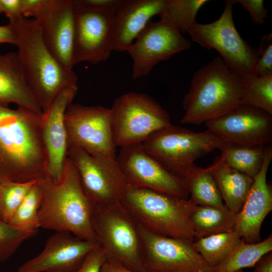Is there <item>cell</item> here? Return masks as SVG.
<instances>
[{
    "mask_svg": "<svg viewBox=\"0 0 272 272\" xmlns=\"http://www.w3.org/2000/svg\"><path fill=\"white\" fill-rule=\"evenodd\" d=\"M42 116L26 107L0 106V179L29 182L47 177Z\"/></svg>",
    "mask_w": 272,
    "mask_h": 272,
    "instance_id": "1",
    "label": "cell"
},
{
    "mask_svg": "<svg viewBox=\"0 0 272 272\" xmlns=\"http://www.w3.org/2000/svg\"><path fill=\"white\" fill-rule=\"evenodd\" d=\"M41 191L40 228L63 231L86 240H98L93 227L95 204L85 192L78 172L67 157L57 182L38 181Z\"/></svg>",
    "mask_w": 272,
    "mask_h": 272,
    "instance_id": "2",
    "label": "cell"
},
{
    "mask_svg": "<svg viewBox=\"0 0 272 272\" xmlns=\"http://www.w3.org/2000/svg\"><path fill=\"white\" fill-rule=\"evenodd\" d=\"M12 24L18 34L16 53L25 81L43 114L61 90L78 89L77 75L64 69L52 54L35 20L22 17Z\"/></svg>",
    "mask_w": 272,
    "mask_h": 272,
    "instance_id": "3",
    "label": "cell"
},
{
    "mask_svg": "<svg viewBox=\"0 0 272 272\" xmlns=\"http://www.w3.org/2000/svg\"><path fill=\"white\" fill-rule=\"evenodd\" d=\"M182 104V123L199 124L215 119L241 104L240 80L216 56L194 73Z\"/></svg>",
    "mask_w": 272,
    "mask_h": 272,
    "instance_id": "4",
    "label": "cell"
},
{
    "mask_svg": "<svg viewBox=\"0 0 272 272\" xmlns=\"http://www.w3.org/2000/svg\"><path fill=\"white\" fill-rule=\"evenodd\" d=\"M120 202L137 223L148 231L194 241L190 217L197 206L189 198L127 186Z\"/></svg>",
    "mask_w": 272,
    "mask_h": 272,
    "instance_id": "5",
    "label": "cell"
},
{
    "mask_svg": "<svg viewBox=\"0 0 272 272\" xmlns=\"http://www.w3.org/2000/svg\"><path fill=\"white\" fill-rule=\"evenodd\" d=\"M223 142L208 129L195 132L172 124L154 132L142 145L147 153L186 186L198 168L194 161L219 149Z\"/></svg>",
    "mask_w": 272,
    "mask_h": 272,
    "instance_id": "6",
    "label": "cell"
},
{
    "mask_svg": "<svg viewBox=\"0 0 272 272\" xmlns=\"http://www.w3.org/2000/svg\"><path fill=\"white\" fill-rule=\"evenodd\" d=\"M93 227L106 261L133 272H148L143 263V248L139 224L121 202L95 205Z\"/></svg>",
    "mask_w": 272,
    "mask_h": 272,
    "instance_id": "7",
    "label": "cell"
},
{
    "mask_svg": "<svg viewBox=\"0 0 272 272\" xmlns=\"http://www.w3.org/2000/svg\"><path fill=\"white\" fill-rule=\"evenodd\" d=\"M234 4L233 1H226L218 19L208 24L195 22L187 33L202 47L217 51L230 71L241 79L256 75L258 53L257 49L244 40L235 28L232 13Z\"/></svg>",
    "mask_w": 272,
    "mask_h": 272,
    "instance_id": "8",
    "label": "cell"
},
{
    "mask_svg": "<svg viewBox=\"0 0 272 272\" xmlns=\"http://www.w3.org/2000/svg\"><path fill=\"white\" fill-rule=\"evenodd\" d=\"M111 109L116 147L142 143L154 132L172 125L167 111L145 94L130 92L121 95Z\"/></svg>",
    "mask_w": 272,
    "mask_h": 272,
    "instance_id": "9",
    "label": "cell"
},
{
    "mask_svg": "<svg viewBox=\"0 0 272 272\" xmlns=\"http://www.w3.org/2000/svg\"><path fill=\"white\" fill-rule=\"evenodd\" d=\"M22 6L23 16L35 20L52 54L64 69L73 71L72 0H22Z\"/></svg>",
    "mask_w": 272,
    "mask_h": 272,
    "instance_id": "10",
    "label": "cell"
},
{
    "mask_svg": "<svg viewBox=\"0 0 272 272\" xmlns=\"http://www.w3.org/2000/svg\"><path fill=\"white\" fill-rule=\"evenodd\" d=\"M111 108L71 104L64 114L68 149L81 148L90 155L116 159Z\"/></svg>",
    "mask_w": 272,
    "mask_h": 272,
    "instance_id": "11",
    "label": "cell"
},
{
    "mask_svg": "<svg viewBox=\"0 0 272 272\" xmlns=\"http://www.w3.org/2000/svg\"><path fill=\"white\" fill-rule=\"evenodd\" d=\"M74 41L72 64L106 60L113 50L112 29L115 10L86 6L72 0Z\"/></svg>",
    "mask_w": 272,
    "mask_h": 272,
    "instance_id": "12",
    "label": "cell"
},
{
    "mask_svg": "<svg viewBox=\"0 0 272 272\" xmlns=\"http://www.w3.org/2000/svg\"><path fill=\"white\" fill-rule=\"evenodd\" d=\"M67 157L76 167L85 192L95 205L121 201L127 185L116 159L94 156L77 147L68 149Z\"/></svg>",
    "mask_w": 272,
    "mask_h": 272,
    "instance_id": "13",
    "label": "cell"
},
{
    "mask_svg": "<svg viewBox=\"0 0 272 272\" xmlns=\"http://www.w3.org/2000/svg\"><path fill=\"white\" fill-rule=\"evenodd\" d=\"M139 231L143 263L148 272H213L194 249L193 242L158 235L139 224Z\"/></svg>",
    "mask_w": 272,
    "mask_h": 272,
    "instance_id": "14",
    "label": "cell"
},
{
    "mask_svg": "<svg viewBox=\"0 0 272 272\" xmlns=\"http://www.w3.org/2000/svg\"><path fill=\"white\" fill-rule=\"evenodd\" d=\"M190 41L169 21H150L127 50L132 59V78L147 75L154 66L190 48Z\"/></svg>",
    "mask_w": 272,
    "mask_h": 272,
    "instance_id": "15",
    "label": "cell"
},
{
    "mask_svg": "<svg viewBox=\"0 0 272 272\" xmlns=\"http://www.w3.org/2000/svg\"><path fill=\"white\" fill-rule=\"evenodd\" d=\"M116 160L127 186L189 198L186 186L147 153L142 143L121 148Z\"/></svg>",
    "mask_w": 272,
    "mask_h": 272,
    "instance_id": "16",
    "label": "cell"
},
{
    "mask_svg": "<svg viewBox=\"0 0 272 272\" xmlns=\"http://www.w3.org/2000/svg\"><path fill=\"white\" fill-rule=\"evenodd\" d=\"M205 123L224 142L248 146L272 142V115L252 106L241 104Z\"/></svg>",
    "mask_w": 272,
    "mask_h": 272,
    "instance_id": "17",
    "label": "cell"
},
{
    "mask_svg": "<svg viewBox=\"0 0 272 272\" xmlns=\"http://www.w3.org/2000/svg\"><path fill=\"white\" fill-rule=\"evenodd\" d=\"M99 245L98 240H86L67 232H56L48 238L42 252L24 263L18 272H73Z\"/></svg>",
    "mask_w": 272,
    "mask_h": 272,
    "instance_id": "18",
    "label": "cell"
},
{
    "mask_svg": "<svg viewBox=\"0 0 272 272\" xmlns=\"http://www.w3.org/2000/svg\"><path fill=\"white\" fill-rule=\"evenodd\" d=\"M77 91L78 89L72 88L62 89L42 114V130L47 157V177L53 182L60 179L67 157L64 114Z\"/></svg>",
    "mask_w": 272,
    "mask_h": 272,
    "instance_id": "19",
    "label": "cell"
},
{
    "mask_svg": "<svg viewBox=\"0 0 272 272\" xmlns=\"http://www.w3.org/2000/svg\"><path fill=\"white\" fill-rule=\"evenodd\" d=\"M272 159V148L266 146L262 167L253 181L240 211L236 214L234 229L247 243L260 241L262 224L272 210V190L266 174Z\"/></svg>",
    "mask_w": 272,
    "mask_h": 272,
    "instance_id": "20",
    "label": "cell"
},
{
    "mask_svg": "<svg viewBox=\"0 0 272 272\" xmlns=\"http://www.w3.org/2000/svg\"><path fill=\"white\" fill-rule=\"evenodd\" d=\"M165 3V0H123L113 17V50L127 51L151 19L161 14Z\"/></svg>",
    "mask_w": 272,
    "mask_h": 272,
    "instance_id": "21",
    "label": "cell"
},
{
    "mask_svg": "<svg viewBox=\"0 0 272 272\" xmlns=\"http://www.w3.org/2000/svg\"><path fill=\"white\" fill-rule=\"evenodd\" d=\"M12 103L42 114L26 83L17 53L10 52L0 54V106L8 107Z\"/></svg>",
    "mask_w": 272,
    "mask_h": 272,
    "instance_id": "22",
    "label": "cell"
},
{
    "mask_svg": "<svg viewBox=\"0 0 272 272\" xmlns=\"http://www.w3.org/2000/svg\"><path fill=\"white\" fill-rule=\"evenodd\" d=\"M210 167L225 206L238 213L248 195L253 178L231 168L221 154Z\"/></svg>",
    "mask_w": 272,
    "mask_h": 272,
    "instance_id": "23",
    "label": "cell"
},
{
    "mask_svg": "<svg viewBox=\"0 0 272 272\" xmlns=\"http://www.w3.org/2000/svg\"><path fill=\"white\" fill-rule=\"evenodd\" d=\"M236 213L223 208L198 206L190 217L195 239L234 230Z\"/></svg>",
    "mask_w": 272,
    "mask_h": 272,
    "instance_id": "24",
    "label": "cell"
},
{
    "mask_svg": "<svg viewBox=\"0 0 272 272\" xmlns=\"http://www.w3.org/2000/svg\"><path fill=\"white\" fill-rule=\"evenodd\" d=\"M265 146H248L224 142L219 150L231 168L254 179L262 167Z\"/></svg>",
    "mask_w": 272,
    "mask_h": 272,
    "instance_id": "25",
    "label": "cell"
},
{
    "mask_svg": "<svg viewBox=\"0 0 272 272\" xmlns=\"http://www.w3.org/2000/svg\"><path fill=\"white\" fill-rule=\"evenodd\" d=\"M272 251V236L254 243H247L242 238L232 252L220 264L213 267V272H235L245 267H254L265 254Z\"/></svg>",
    "mask_w": 272,
    "mask_h": 272,
    "instance_id": "26",
    "label": "cell"
},
{
    "mask_svg": "<svg viewBox=\"0 0 272 272\" xmlns=\"http://www.w3.org/2000/svg\"><path fill=\"white\" fill-rule=\"evenodd\" d=\"M241 239V235L234 229L195 239L192 244L207 263L213 268L232 252Z\"/></svg>",
    "mask_w": 272,
    "mask_h": 272,
    "instance_id": "27",
    "label": "cell"
},
{
    "mask_svg": "<svg viewBox=\"0 0 272 272\" xmlns=\"http://www.w3.org/2000/svg\"><path fill=\"white\" fill-rule=\"evenodd\" d=\"M189 198L198 206L223 208L225 205L212 174L210 166L198 167L186 183Z\"/></svg>",
    "mask_w": 272,
    "mask_h": 272,
    "instance_id": "28",
    "label": "cell"
},
{
    "mask_svg": "<svg viewBox=\"0 0 272 272\" xmlns=\"http://www.w3.org/2000/svg\"><path fill=\"white\" fill-rule=\"evenodd\" d=\"M240 80L241 103L272 115V75H250Z\"/></svg>",
    "mask_w": 272,
    "mask_h": 272,
    "instance_id": "29",
    "label": "cell"
},
{
    "mask_svg": "<svg viewBox=\"0 0 272 272\" xmlns=\"http://www.w3.org/2000/svg\"><path fill=\"white\" fill-rule=\"evenodd\" d=\"M207 0H165L160 18L173 24L181 33H187L196 22L199 9Z\"/></svg>",
    "mask_w": 272,
    "mask_h": 272,
    "instance_id": "30",
    "label": "cell"
},
{
    "mask_svg": "<svg viewBox=\"0 0 272 272\" xmlns=\"http://www.w3.org/2000/svg\"><path fill=\"white\" fill-rule=\"evenodd\" d=\"M41 201V191L37 181L27 193L9 223L22 230L38 232Z\"/></svg>",
    "mask_w": 272,
    "mask_h": 272,
    "instance_id": "31",
    "label": "cell"
},
{
    "mask_svg": "<svg viewBox=\"0 0 272 272\" xmlns=\"http://www.w3.org/2000/svg\"><path fill=\"white\" fill-rule=\"evenodd\" d=\"M37 181L17 182L0 179V218L9 223L32 186Z\"/></svg>",
    "mask_w": 272,
    "mask_h": 272,
    "instance_id": "32",
    "label": "cell"
},
{
    "mask_svg": "<svg viewBox=\"0 0 272 272\" xmlns=\"http://www.w3.org/2000/svg\"><path fill=\"white\" fill-rule=\"evenodd\" d=\"M37 233L18 228L0 218V261L10 258L24 241Z\"/></svg>",
    "mask_w": 272,
    "mask_h": 272,
    "instance_id": "33",
    "label": "cell"
},
{
    "mask_svg": "<svg viewBox=\"0 0 272 272\" xmlns=\"http://www.w3.org/2000/svg\"><path fill=\"white\" fill-rule=\"evenodd\" d=\"M258 58L255 65L256 75L265 77L272 75V33L263 35L257 49Z\"/></svg>",
    "mask_w": 272,
    "mask_h": 272,
    "instance_id": "34",
    "label": "cell"
},
{
    "mask_svg": "<svg viewBox=\"0 0 272 272\" xmlns=\"http://www.w3.org/2000/svg\"><path fill=\"white\" fill-rule=\"evenodd\" d=\"M106 260L105 251L99 245L89 253L82 265L73 272H101Z\"/></svg>",
    "mask_w": 272,
    "mask_h": 272,
    "instance_id": "35",
    "label": "cell"
},
{
    "mask_svg": "<svg viewBox=\"0 0 272 272\" xmlns=\"http://www.w3.org/2000/svg\"><path fill=\"white\" fill-rule=\"evenodd\" d=\"M234 3H238L246 10L251 17L253 23L262 24L267 17L268 10L264 7L262 0H238L233 1Z\"/></svg>",
    "mask_w": 272,
    "mask_h": 272,
    "instance_id": "36",
    "label": "cell"
},
{
    "mask_svg": "<svg viewBox=\"0 0 272 272\" xmlns=\"http://www.w3.org/2000/svg\"><path fill=\"white\" fill-rule=\"evenodd\" d=\"M2 12L8 18L10 23H13L22 15V0H0Z\"/></svg>",
    "mask_w": 272,
    "mask_h": 272,
    "instance_id": "37",
    "label": "cell"
},
{
    "mask_svg": "<svg viewBox=\"0 0 272 272\" xmlns=\"http://www.w3.org/2000/svg\"><path fill=\"white\" fill-rule=\"evenodd\" d=\"M18 34L14 24L9 23L0 26V43H9L17 45Z\"/></svg>",
    "mask_w": 272,
    "mask_h": 272,
    "instance_id": "38",
    "label": "cell"
},
{
    "mask_svg": "<svg viewBox=\"0 0 272 272\" xmlns=\"http://www.w3.org/2000/svg\"><path fill=\"white\" fill-rule=\"evenodd\" d=\"M78 1L86 6L111 9L116 11L122 4L123 0H78Z\"/></svg>",
    "mask_w": 272,
    "mask_h": 272,
    "instance_id": "39",
    "label": "cell"
},
{
    "mask_svg": "<svg viewBox=\"0 0 272 272\" xmlns=\"http://www.w3.org/2000/svg\"><path fill=\"white\" fill-rule=\"evenodd\" d=\"M254 267L253 272H272V251L263 255Z\"/></svg>",
    "mask_w": 272,
    "mask_h": 272,
    "instance_id": "40",
    "label": "cell"
},
{
    "mask_svg": "<svg viewBox=\"0 0 272 272\" xmlns=\"http://www.w3.org/2000/svg\"><path fill=\"white\" fill-rule=\"evenodd\" d=\"M101 272H133L123 266L106 261L102 265ZM153 272V271H149Z\"/></svg>",
    "mask_w": 272,
    "mask_h": 272,
    "instance_id": "41",
    "label": "cell"
},
{
    "mask_svg": "<svg viewBox=\"0 0 272 272\" xmlns=\"http://www.w3.org/2000/svg\"><path fill=\"white\" fill-rule=\"evenodd\" d=\"M235 272H244L243 270L242 269H239V270H238Z\"/></svg>",
    "mask_w": 272,
    "mask_h": 272,
    "instance_id": "42",
    "label": "cell"
},
{
    "mask_svg": "<svg viewBox=\"0 0 272 272\" xmlns=\"http://www.w3.org/2000/svg\"><path fill=\"white\" fill-rule=\"evenodd\" d=\"M2 13H3L1 5V4H0V14Z\"/></svg>",
    "mask_w": 272,
    "mask_h": 272,
    "instance_id": "43",
    "label": "cell"
}]
</instances>
